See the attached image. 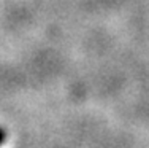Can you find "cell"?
Instances as JSON below:
<instances>
[{
    "label": "cell",
    "instance_id": "obj_1",
    "mask_svg": "<svg viewBox=\"0 0 149 148\" xmlns=\"http://www.w3.org/2000/svg\"><path fill=\"white\" fill-rule=\"evenodd\" d=\"M3 140H5V131H3L2 128H0V145L3 143Z\"/></svg>",
    "mask_w": 149,
    "mask_h": 148
}]
</instances>
